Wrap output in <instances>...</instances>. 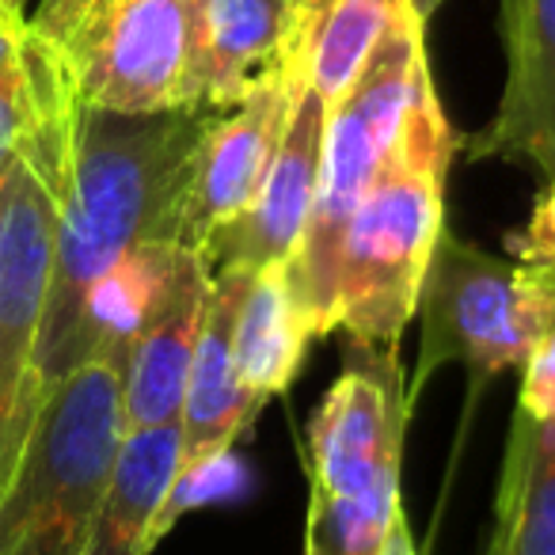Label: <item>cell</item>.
I'll use <instances>...</instances> for the list:
<instances>
[{
    "instance_id": "cell-19",
    "label": "cell",
    "mask_w": 555,
    "mask_h": 555,
    "mask_svg": "<svg viewBox=\"0 0 555 555\" xmlns=\"http://www.w3.org/2000/svg\"><path fill=\"white\" fill-rule=\"evenodd\" d=\"M62 80V62L47 39L24 27L20 50L0 69V176H9L12 164L24 156L27 141L35 138L47 103Z\"/></svg>"
},
{
    "instance_id": "cell-4",
    "label": "cell",
    "mask_w": 555,
    "mask_h": 555,
    "mask_svg": "<svg viewBox=\"0 0 555 555\" xmlns=\"http://www.w3.org/2000/svg\"><path fill=\"white\" fill-rule=\"evenodd\" d=\"M430 80L426 24L408 9L350 92L327 107L317 202L301 247L289 262L294 294L317 339L335 332V267L350 214L388 164L418 92Z\"/></svg>"
},
{
    "instance_id": "cell-21",
    "label": "cell",
    "mask_w": 555,
    "mask_h": 555,
    "mask_svg": "<svg viewBox=\"0 0 555 555\" xmlns=\"http://www.w3.org/2000/svg\"><path fill=\"white\" fill-rule=\"evenodd\" d=\"M517 408L540 423H555V317L532 343L529 358L521 362V396Z\"/></svg>"
},
{
    "instance_id": "cell-17",
    "label": "cell",
    "mask_w": 555,
    "mask_h": 555,
    "mask_svg": "<svg viewBox=\"0 0 555 555\" xmlns=\"http://www.w3.org/2000/svg\"><path fill=\"white\" fill-rule=\"evenodd\" d=\"M317 339L294 294L289 262L262 267L247 282L244 305L236 317V370L240 380L259 396L286 392L305 365V350Z\"/></svg>"
},
{
    "instance_id": "cell-9",
    "label": "cell",
    "mask_w": 555,
    "mask_h": 555,
    "mask_svg": "<svg viewBox=\"0 0 555 555\" xmlns=\"http://www.w3.org/2000/svg\"><path fill=\"white\" fill-rule=\"evenodd\" d=\"M297 95L301 88L282 73L236 107L214 111L179 194L171 244L202 255L217 232L229 229L251 206L282 145Z\"/></svg>"
},
{
    "instance_id": "cell-1",
    "label": "cell",
    "mask_w": 555,
    "mask_h": 555,
    "mask_svg": "<svg viewBox=\"0 0 555 555\" xmlns=\"http://www.w3.org/2000/svg\"><path fill=\"white\" fill-rule=\"evenodd\" d=\"M214 111H126L77 100L62 153H24L54 194V262L39 327V380L95 358V297L145 244H171L179 194Z\"/></svg>"
},
{
    "instance_id": "cell-12",
    "label": "cell",
    "mask_w": 555,
    "mask_h": 555,
    "mask_svg": "<svg viewBox=\"0 0 555 555\" xmlns=\"http://www.w3.org/2000/svg\"><path fill=\"white\" fill-rule=\"evenodd\" d=\"M506 85L468 160H509L555 176V0H502Z\"/></svg>"
},
{
    "instance_id": "cell-10",
    "label": "cell",
    "mask_w": 555,
    "mask_h": 555,
    "mask_svg": "<svg viewBox=\"0 0 555 555\" xmlns=\"http://www.w3.org/2000/svg\"><path fill=\"white\" fill-rule=\"evenodd\" d=\"M214 270L198 251L171 244L156 267L122 354L126 430L179 423L191 358L206 320Z\"/></svg>"
},
{
    "instance_id": "cell-2",
    "label": "cell",
    "mask_w": 555,
    "mask_h": 555,
    "mask_svg": "<svg viewBox=\"0 0 555 555\" xmlns=\"http://www.w3.org/2000/svg\"><path fill=\"white\" fill-rule=\"evenodd\" d=\"M453 149L456 133L430 80L343 232L335 327L350 339L400 347L403 327L418 309L438 232L446 229V171Z\"/></svg>"
},
{
    "instance_id": "cell-18",
    "label": "cell",
    "mask_w": 555,
    "mask_h": 555,
    "mask_svg": "<svg viewBox=\"0 0 555 555\" xmlns=\"http://www.w3.org/2000/svg\"><path fill=\"white\" fill-rule=\"evenodd\" d=\"M494 532L506 555H555V423L514 411Z\"/></svg>"
},
{
    "instance_id": "cell-14",
    "label": "cell",
    "mask_w": 555,
    "mask_h": 555,
    "mask_svg": "<svg viewBox=\"0 0 555 555\" xmlns=\"http://www.w3.org/2000/svg\"><path fill=\"white\" fill-rule=\"evenodd\" d=\"M183 461L179 423L126 430L115 472L103 491L80 555H149L156 544V521L168 506Z\"/></svg>"
},
{
    "instance_id": "cell-15",
    "label": "cell",
    "mask_w": 555,
    "mask_h": 555,
    "mask_svg": "<svg viewBox=\"0 0 555 555\" xmlns=\"http://www.w3.org/2000/svg\"><path fill=\"white\" fill-rule=\"evenodd\" d=\"M411 9V0H297L286 77L332 107Z\"/></svg>"
},
{
    "instance_id": "cell-26",
    "label": "cell",
    "mask_w": 555,
    "mask_h": 555,
    "mask_svg": "<svg viewBox=\"0 0 555 555\" xmlns=\"http://www.w3.org/2000/svg\"><path fill=\"white\" fill-rule=\"evenodd\" d=\"M441 4H446V0H411V12H415L423 24H430V16L441 9Z\"/></svg>"
},
{
    "instance_id": "cell-11",
    "label": "cell",
    "mask_w": 555,
    "mask_h": 555,
    "mask_svg": "<svg viewBox=\"0 0 555 555\" xmlns=\"http://www.w3.org/2000/svg\"><path fill=\"white\" fill-rule=\"evenodd\" d=\"M324 126L327 103L317 92L301 88L259 194L202 251L209 270H262L278 267V262H294L305 236V224L312 217V202H317L320 164H324Z\"/></svg>"
},
{
    "instance_id": "cell-6",
    "label": "cell",
    "mask_w": 555,
    "mask_h": 555,
    "mask_svg": "<svg viewBox=\"0 0 555 555\" xmlns=\"http://www.w3.org/2000/svg\"><path fill=\"white\" fill-rule=\"evenodd\" d=\"M415 317L423 320V339L408 400H418L434 370L456 362L472 380L464 403L472 411L487 380L521 370L532 343L555 317V278L487 255L446 224L426 267Z\"/></svg>"
},
{
    "instance_id": "cell-7",
    "label": "cell",
    "mask_w": 555,
    "mask_h": 555,
    "mask_svg": "<svg viewBox=\"0 0 555 555\" xmlns=\"http://www.w3.org/2000/svg\"><path fill=\"white\" fill-rule=\"evenodd\" d=\"M411 408L396 347L350 339L343 373L309 423V499L400 494Z\"/></svg>"
},
{
    "instance_id": "cell-25",
    "label": "cell",
    "mask_w": 555,
    "mask_h": 555,
    "mask_svg": "<svg viewBox=\"0 0 555 555\" xmlns=\"http://www.w3.org/2000/svg\"><path fill=\"white\" fill-rule=\"evenodd\" d=\"M35 4H39V0H0L4 16H12L16 24H27V16L35 12Z\"/></svg>"
},
{
    "instance_id": "cell-3",
    "label": "cell",
    "mask_w": 555,
    "mask_h": 555,
    "mask_svg": "<svg viewBox=\"0 0 555 555\" xmlns=\"http://www.w3.org/2000/svg\"><path fill=\"white\" fill-rule=\"evenodd\" d=\"M126 438L122 362L95 354L47 388L0 487V555H80Z\"/></svg>"
},
{
    "instance_id": "cell-13",
    "label": "cell",
    "mask_w": 555,
    "mask_h": 555,
    "mask_svg": "<svg viewBox=\"0 0 555 555\" xmlns=\"http://www.w3.org/2000/svg\"><path fill=\"white\" fill-rule=\"evenodd\" d=\"M251 274L255 270L244 267L214 270L206 320H202L198 347H194L183 388V411H179L183 461H179L176 483L202 476L217 456L229 453L232 441L262 411V400L240 380L236 370V317Z\"/></svg>"
},
{
    "instance_id": "cell-24",
    "label": "cell",
    "mask_w": 555,
    "mask_h": 555,
    "mask_svg": "<svg viewBox=\"0 0 555 555\" xmlns=\"http://www.w3.org/2000/svg\"><path fill=\"white\" fill-rule=\"evenodd\" d=\"M24 27L27 24H16L12 16H4V9H0V69L16 57L20 50V39H24Z\"/></svg>"
},
{
    "instance_id": "cell-20",
    "label": "cell",
    "mask_w": 555,
    "mask_h": 555,
    "mask_svg": "<svg viewBox=\"0 0 555 555\" xmlns=\"http://www.w3.org/2000/svg\"><path fill=\"white\" fill-rule=\"evenodd\" d=\"M400 509V494H380V499H309L305 555H380Z\"/></svg>"
},
{
    "instance_id": "cell-27",
    "label": "cell",
    "mask_w": 555,
    "mask_h": 555,
    "mask_svg": "<svg viewBox=\"0 0 555 555\" xmlns=\"http://www.w3.org/2000/svg\"><path fill=\"white\" fill-rule=\"evenodd\" d=\"M483 555H506L502 552V540H499V532H491V544H487V552Z\"/></svg>"
},
{
    "instance_id": "cell-16",
    "label": "cell",
    "mask_w": 555,
    "mask_h": 555,
    "mask_svg": "<svg viewBox=\"0 0 555 555\" xmlns=\"http://www.w3.org/2000/svg\"><path fill=\"white\" fill-rule=\"evenodd\" d=\"M297 0H206L198 107L229 111L286 73Z\"/></svg>"
},
{
    "instance_id": "cell-28",
    "label": "cell",
    "mask_w": 555,
    "mask_h": 555,
    "mask_svg": "<svg viewBox=\"0 0 555 555\" xmlns=\"http://www.w3.org/2000/svg\"><path fill=\"white\" fill-rule=\"evenodd\" d=\"M0 217H4V176H0Z\"/></svg>"
},
{
    "instance_id": "cell-22",
    "label": "cell",
    "mask_w": 555,
    "mask_h": 555,
    "mask_svg": "<svg viewBox=\"0 0 555 555\" xmlns=\"http://www.w3.org/2000/svg\"><path fill=\"white\" fill-rule=\"evenodd\" d=\"M509 255L521 267L555 278V176L544 179V191H540L525 229L509 236Z\"/></svg>"
},
{
    "instance_id": "cell-5",
    "label": "cell",
    "mask_w": 555,
    "mask_h": 555,
    "mask_svg": "<svg viewBox=\"0 0 555 555\" xmlns=\"http://www.w3.org/2000/svg\"><path fill=\"white\" fill-rule=\"evenodd\" d=\"M88 107H198L206 0H39L27 16Z\"/></svg>"
},
{
    "instance_id": "cell-8",
    "label": "cell",
    "mask_w": 555,
    "mask_h": 555,
    "mask_svg": "<svg viewBox=\"0 0 555 555\" xmlns=\"http://www.w3.org/2000/svg\"><path fill=\"white\" fill-rule=\"evenodd\" d=\"M54 262V194L20 156L4 176L0 217V487L24 449L39 403V327Z\"/></svg>"
},
{
    "instance_id": "cell-23",
    "label": "cell",
    "mask_w": 555,
    "mask_h": 555,
    "mask_svg": "<svg viewBox=\"0 0 555 555\" xmlns=\"http://www.w3.org/2000/svg\"><path fill=\"white\" fill-rule=\"evenodd\" d=\"M380 555H418L415 540H411V529H408V514H396L392 529H388V540L385 547H380Z\"/></svg>"
}]
</instances>
